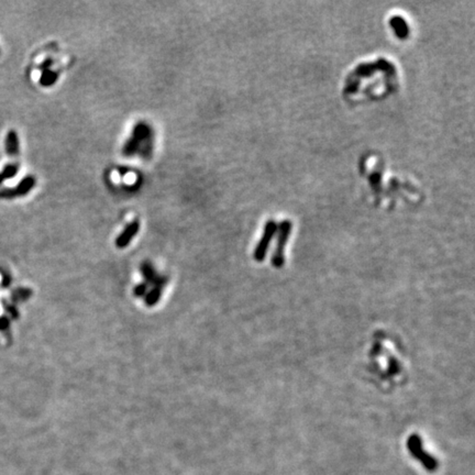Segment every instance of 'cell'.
<instances>
[{
  "label": "cell",
  "instance_id": "3",
  "mask_svg": "<svg viewBox=\"0 0 475 475\" xmlns=\"http://www.w3.org/2000/svg\"><path fill=\"white\" fill-rule=\"evenodd\" d=\"M277 231V225L274 220H269L264 226V230L261 239H260L256 248L253 252V258L256 262H262L266 257L267 251L270 248V243Z\"/></svg>",
  "mask_w": 475,
  "mask_h": 475
},
{
  "label": "cell",
  "instance_id": "6",
  "mask_svg": "<svg viewBox=\"0 0 475 475\" xmlns=\"http://www.w3.org/2000/svg\"><path fill=\"white\" fill-rule=\"evenodd\" d=\"M140 271L146 284H153L154 286L162 287L167 283V278L164 276H160L157 274V271L153 267V265L148 262H143L140 266Z\"/></svg>",
  "mask_w": 475,
  "mask_h": 475
},
{
  "label": "cell",
  "instance_id": "8",
  "mask_svg": "<svg viewBox=\"0 0 475 475\" xmlns=\"http://www.w3.org/2000/svg\"><path fill=\"white\" fill-rule=\"evenodd\" d=\"M390 25L392 29L394 30V32L397 35L398 39L405 40L408 38V34H409V28H408L406 20L402 16H393L390 20Z\"/></svg>",
  "mask_w": 475,
  "mask_h": 475
},
{
  "label": "cell",
  "instance_id": "14",
  "mask_svg": "<svg viewBox=\"0 0 475 475\" xmlns=\"http://www.w3.org/2000/svg\"><path fill=\"white\" fill-rule=\"evenodd\" d=\"M52 64H53V61H52L51 58H47L46 61H43V63L40 65V69L41 71H47V70H50V68L52 66Z\"/></svg>",
  "mask_w": 475,
  "mask_h": 475
},
{
  "label": "cell",
  "instance_id": "4",
  "mask_svg": "<svg viewBox=\"0 0 475 475\" xmlns=\"http://www.w3.org/2000/svg\"><path fill=\"white\" fill-rule=\"evenodd\" d=\"M408 449H409L411 454L416 458L418 459L419 461L424 463V465L427 467L428 470L433 471L437 467V462L436 460L430 457L428 454L422 450V444H421V439L419 436L417 435H412L409 438H408Z\"/></svg>",
  "mask_w": 475,
  "mask_h": 475
},
{
  "label": "cell",
  "instance_id": "11",
  "mask_svg": "<svg viewBox=\"0 0 475 475\" xmlns=\"http://www.w3.org/2000/svg\"><path fill=\"white\" fill-rule=\"evenodd\" d=\"M19 172V165L16 163H9L7 164L4 169L0 172V184H3L5 181L13 178Z\"/></svg>",
  "mask_w": 475,
  "mask_h": 475
},
{
  "label": "cell",
  "instance_id": "2",
  "mask_svg": "<svg viewBox=\"0 0 475 475\" xmlns=\"http://www.w3.org/2000/svg\"><path fill=\"white\" fill-rule=\"evenodd\" d=\"M292 222L288 219L282 221L279 226H277V242L276 248L274 250V253L272 255V265L275 269H282L285 264V247L288 241L289 234L292 232Z\"/></svg>",
  "mask_w": 475,
  "mask_h": 475
},
{
  "label": "cell",
  "instance_id": "1",
  "mask_svg": "<svg viewBox=\"0 0 475 475\" xmlns=\"http://www.w3.org/2000/svg\"><path fill=\"white\" fill-rule=\"evenodd\" d=\"M154 131L145 121H139L132 129L130 138L125 141L122 154L125 158L140 155L143 160H150L153 153Z\"/></svg>",
  "mask_w": 475,
  "mask_h": 475
},
{
  "label": "cell",
  "instance_id": "12",
  "mask_svg": "<svg viewBox=\"0 0 475 475\" xmlns=\"http://www.w3.org/2000/svg\"><path fill=\"white\" fill-rule=\"evenodd\" d=\"M161 295H162V287L154 286L145 296V305L147 307H152L154 305H157L161 298Z\"/></svg>",
  "mask_w": 475,
  "mask_h": 475
},
{
  "label": "cell",
  "instance_id": "13",
  "mask_svg": "<svg viewBox=\"0 0 475 475\" xmlns=\"http://www.w3.org/2000/svg\"><path fill=\"white\" fill-rule=\"evenodd\" d=\"M147 292V284L146 283H141L138 286H136L135 291H133V294H135L136 297H142L146 295Z\"/></svg>",
  "mask_w": 475,
  "mask_h": 475
},
{
  "label": "cell",
  "instance_id": "5",
  "mask_svg": "<svg viewBox=\"0 0 475 475\" xmlns=\"http://www.w3.org/2000/svg\"><path fill=\"white\" fill-rule=\"evenodd\" d=\"M35 177L32 175H29L25 177L24 180H21V182L14 188H5L0 190V198L13 199L17 197L26 196L33 189V187L35 186Z\"/></svg>",
  "mask_w": 475,
  "mask_h": 475
},
{
  "label": "cell",
  "instance_id": "10",
  "mask_svg": "<svg viewBox=\"0 0 475 475\" xmlns=\"http://www.w3.org/2000/svg\"><path fill=\"white\" fill-rule=\"evenodd\" d=\"M58 78V73L52 70L43 71L40 77V85L43 87H50L54 85Z\"/></svg>",
  "mask_w": 475,
  "mask_h": 475
},
{
  "label": "cell",
  "instance_id": "7",
  "mask_svg": "<svg viewBox=\"0 0 475 475\" xmlns=\"http://www.w3.org/2000/svg\"><path fill=\"white\" fill-rule=\"evenodd\" d=\"M140 230V222L135 220L124 228L123 231L118 235L116 240V247L118 249H124L128 247V244L133 240V238L137 235Z\"/></svg>",
  "mask_w": 475,
  "mask_h": 475
},
{
  "label": "cell",
  "instance_id": "9",
  "mask_svg": "<svg viewBox=\"0 0 475 475\" xmlns=\"http://www.w3.org/2000/svg\"><path fill=\"white\" fill-rule=\"evenodd\" d=\"M5 147H6V153L9 155V157H17L19 155L20 152V142H19V137L18 133L14 130L8 131L6 136V141H5Z\"/></svg>",
  "mask_w": 475,
  "mask_h": 475
}]
</instances>
